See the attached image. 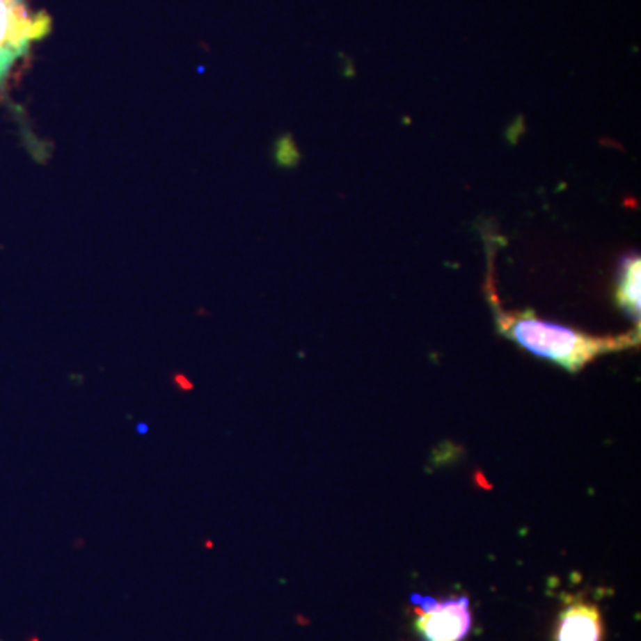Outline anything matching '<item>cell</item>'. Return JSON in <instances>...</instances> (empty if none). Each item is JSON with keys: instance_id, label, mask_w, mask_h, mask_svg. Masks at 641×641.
<instances>
[{"instance_id": "obj_1", "label": "cell", "mask_w": 641, "mask_h": 641, "mask_svg": "<svg viewBox=\"0 0 641 641\" xmlns=\"http://www.w3.org/2000/svg\"><path fill=\"white\" fill-rule=\"evenodd\" d=\"M497 330L531 355L551 360L569 372H579L606 353L640 344V328L624 335L597 337L537 317L532 312H505L496 307Z\"/></svg>"}, {"instance_id": "obj_2", "label": "cell", "mask_w": 641, "mask_h": 641, "mask_svg": "<svg viewBox=\"0 0 641 641\" xmlns=\"http://www.w3.org/2000/svg\"><path fill=\"white\" fill-rule=\"evenodd\" d=\"M50 29L49 15L33 11L27 0H0V88L33 45L49 36Z\"/></svg>"}, {"instance_id": "obj_3", "label": "cell", "mask_w": 641, "mask_h": 641, "mask_svg": "<svg viewBox=\"0 0 641 641\" xmlns=\"http://www.w3.org/2000/svg\"><path fill=\"white\" fill-rule=\"evenodd\" d=\"M416 606V629L422 641H464L472 627L467 597L436 601L411 595Z\"/></svg>"}, {"instance_id": "obj_4", "label": "cell", "mask_w": 641, "mask_h": 641, "mask_svg": "<svg viewBox=\"0 0 641 641\" xmlns=\"http://www.w3.org/2000/svg\"><path fill=\"white\" fill-rule=\"evenodd\" d=\"M604 624L601 611L588 602H572L561 611L554 641H602Z\"/></svg>"}, {"instance_id": "obj_5", "label": "cell", "mask_w": 641, "mask_h": 641, "mask_svg": "<svg viewBox=\"0 0 641 641\" xmlns=\"http://www.w3.org/2000/svg\"><path fill=\"white\" fill-rule=\"evenodd\" d=\"M641 262L636 253L627 255L622 260L620 271H618L617 283V301L625 314H629L633 321L640 326V312H641Z\"/></svg>"}, {"instance_id": "obj_6", "label": "cell", "mask_w": 641, "mask_h": 641, "mask_svg": "<svg viewBox=\"0 0 641 641\" xmlns=\"http://www.w3.org/2000/svg\"><path fill=\"white\" fill-rule=\"evenodd\" d=\"M173 383L177 385V388H178V392H189V390H193V383H191L189 379L187 378H184V376L182 374H177L173 378Z\"/></svg>"}, {"instance_id": "obj_7", "label": "cell", "mask_w": 641, "mask_h": 641, "mask_svg": "<svg viewBox=\"0 0 641 641\" xmlns=\"http://www.w3.org/2000/svg\"><path fill=\"white\" fill-rule=\"evenodd\" d=\"M137 432L146 433V432H148V426H145V424H139V429H137Z\"/></svg>"}, {"instance_id": "obj_8", "label": "cell", "mask_w": 641, "mask_h": 641, "mask_svg": "<svg viewBox=\"0 0 641 641\" xmlns=\"http://www.w3.org/2000/svg\"><path fill=\"white\" fill-rule=\"evenodd\" d=\"M33 641H38V640H33Z\"/></svg>"}]
</instances>
